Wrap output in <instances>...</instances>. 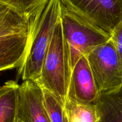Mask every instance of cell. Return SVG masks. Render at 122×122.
Listing matches in <instances>:
<instances>
[{"label":"cell","instance_id":"1","mask_svg":"<svg viewBox=\"0 0 122 122\" xmlns=\"http://www.w3.org/2000/svg\"><path fill=\"white\" fill-rule=\"evenodd\" d=\"M61 0H47L33 13V27L29 47L17 76L23 81H38L55 26L61 17Z\"/></svg>","mask_w":122,"mask_h":122},{"label":"cell","instance_id":"2","mask_svg":"<svg viewBox=\"0 0 122 122\" xmlns=\"http://www.w3.org/2000/svg\"><path fill=\"white\" fill-rule=\"evenodd\" d=\"M33 13L24 14L0 3V71L18 69L29 47Z\"/></svg>","mask_w":122,"mask_h":122},{"label":"cell","instance_id":"3","mask_svg":"<svg viewBox=\"0 0 122 122\" xmlns=\"http://www.w3.org/2000/svg\"><path fill=\"white\" fill-rule=\"evenodd\" d=\"M71 73L69 46L64 36L60 17L55 26L40 77L36 82L41 86L54 94L64 106Z\"/></svg>","mask_w":122,"mask_h":122},{"label":"cell","instance_id":"4","mask_svg":"<svg viewBox=\"0 0 122 122\" xmlns=\"http://www.w3.org/2000/svg\"><path fill=\"white\" fill-rule=\"evenodd\" d=\"M61 20L69 46L71 71L82 57L111 39L110 34L89 23L63 3Z\"/></svg>","mask_w":122,"mask_h":122},{"label":"cell","instance_id":"5","mask_svg":"<svg viewBox=\"0 0 122 122\" xmlns=\"http://www.w3.org/2000/svg\"><path fill=\"white\" fill-rule=\"evenodd\" d=\"M86 57L100 94L122 86V66L111 39L93 50Z\"/></svg>","mask_w":122,"mask_h":122},{"label":"cell","instance_id":"6","mask_svg":"<svg viewBox=\"0 0 122 122\" xmlns=\"http://www.w3.org/2000/svg\"><path fill=\"white\" fill-rule=\"evenodd\" d=\"M69 10L112 34L122 20V0H61Z\"/></svg>","mask_w":122,"mask_h":122},{"label":"cell","instance_id":"7","mask_svg":"<svg viewBox=\"0 0 122 122\" xmlns=\"http://www.w3.org/2000/svg\"><path fill=\"white\" fill-rule=\"evenodd\" d=\"M100 95L86 56H83L71 71L67 99L96 107Z\"/></svg>","mask_w":122,"mask_h":122},{"label":"cell","instance_id":"8","mask_svg":"<svg viewBox=\"0 0 122 122\" xmlns=\"http://www.w3.org/2000/svg\"><path fill=\"white\" fill-rule=\"evenodd\" d=\"M17 119L23 122H51L44 105L42 88L36 81H23L20 85Z\"/></svg>","mask_w":122,"mask_h":122},{"label":"cell","instance_id":"9","mask_svg":"<svg viewBox=\"0 0 122 122\" xmlns=\"http://www.w3.org/2000/svg\"><path fill=\"white\" fill-rule=\"evenodd\" d=\"M96 108L98 122H122V86L100 94Z\"/></svg>","mask_w":122,"mask_h":122},{"label":"cell","instance_id":"10","mask_svg":"<svg viewBox=\"0 0 122 122\" xmlns=\"http://www.w3.org/2000/svg\"><path fill=\"white\" fill-rule=\"evenodd\" d=\"M20 85L9 81L0 89V122H15Z\"/></svg>","mask_w":122,"mask_h":122},{"label":"cell","instance_id":"11","mask_svg":"<svg viewBox=\"0 0 122 122\" xmlns=\"http://www.w3.org/2000/svg\"><path fill=\"white\" fill-rule=\"evenodd\" d=\"M64 110L67 122H98L96 107L82 104L67 99Z\"/></svg>","mask_w":122,"mask_h":122},{"label":"cell","instance_id":"12","mask_svg":"<svg viewBox=\"0 0 122 122\" xmlns=\"http://www.w3.org/2000/svg\"><path fill=\"white\" fill-rule=\"evenodd\" d=\"M42 92L45 109L51 122H67L63 104L48 89L42 88Z\"/></svg>","mask_w":122,"mask_h":122},{"label":"cell","instance_id":"13","mask_svg":"<svg viewBox=\"0 0 122 122\" xmlns=\"http://www.w3.org/2000/svg\"><path fill=\"white\" fill-rule=\"evenodd\" d=\"M47 0H0V3L24 14L33 13Z\"/></svg>","mask_w":122,"mask_h":122},{"label":"cell","instance_id":"14","mask_svg":"<svg viewBox=\"0 0 122 122\" xmlns=\"http://www.w3.org/2000/svg\"><path fill=\"white\" fill-rule=\"evenodd\" d=\"M110 39L115 46L122 66V20L111 34Z\"/></svg>","mask_w":122,"mask_h":122},{"label":"cell","instance_id":"15","mask_svg":"<svg viewBox=\"0 0 122 122\" xmlns=\"http://www.w3.org/2000/svg\"><path fill=\"white\" fill-rule=\"evenodd\" d=\"M15 122H21V120H19V119H17V120H16V121H15Z\"/></svg>","mask_w":122,"mask_h":122}]
</instances>
